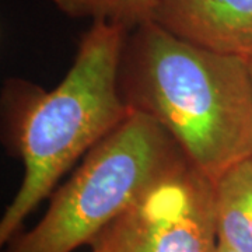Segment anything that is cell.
Returning <instances> with one entry per match:
<instances>
[{
    "label": "cell",
    "instance_id": "1",
    "mask_svg": "<svg viewBox=\"0 0 252 252\" xmlns=\"http://www.w3.org/2000/svg\"><path fill=\"white\" fill-rule=\"evenodd\" d=\"M136 30L121 74L129 107L162 126L212 182L252 157L248 59L193 45L154 21Z\"/></svg>",
    "mask_w": 252,
    "mask_h": 252
},
{
    "label": "cell",
    "instance_id": "2",
    "mask_svg": "<svg viewBox=\"0 0 252 252\" xmlns=\"http://www.w3.org/2000/svg\"><path fill=\"white\" fill-rule=\"evenodd\" d=\"M126 32L122 26L95 20L54 90L21 81L7 90L10 133L24 177L0 220V244L14 240L73 162L132 112L121 90Z\"/></svg>",
    "mask_w": 252,
    "mask_h": 252
},
{
    "label": "cell",
    "instance_id": "9",
    "mask_svg": "<svg viewBox=\"0 0 252 252\" xmlns=\"http://www.w3.org/2000/svg\"><path fill=\"white\" fill-rule=\"evenodd\" d=\"M248 63H250V70H251V76H252V56L248 59Z\"/></svg>",
    "mask_w": 252,
    "mask_h": 252
},
{
    "label": "cell",
    "instance_id": "7",
    "mask_svg": "<svg viewBox=\"0 0 252 252\" xmlns=\"http://www.w3.org/2000/svg\"><path fill=\"white\" fill-rule=\"evenodd\" d=\"M54 3L70 17L104 20L130 30L153 21L158 0H54Z\"/></svg>",
    "mask_w": 252,
    "mask_h": 252
},
{
    "label": "cell",
    "instance_id": "3",
    "mask_svg": "<svg viewBox=\"0 0 252 252\" xmlns=\"http://www.w3.org/2000/svg\"><path fill=\"white\" fill-rule=\"evenodd\" d=\"M188 160L153 118L132 108L87 153L39 223L10 241L6 252H73L90 245L127 207Z\"/></svg>",
    "mask_w": 252,
    "mask_h": 252
},
{
    "label": "cell",
    "instance_id": "6",
    "mask_svg": "<svg viewBox=\"0 0 252 252\" xmlns=\"http://www.w3.org/2000/svg\"><path fill=\"white\" fill-rule=\"evenodd\" d=\"M217 243L252 252V157L238 161L213 182Z\"/></svg>",
    "mask_w": 252,
    "mask_h": 252
},
{
    "label": "cell",
    "instance_id": "5",
    "mask_svg": "<svg viewBox=\"0 0 252 252\" xmlns=\"http://www.w3.org/2000/svg\"><path fill=\"white\" fill-rule=\"evenodd\" d=\"M153 21L200 48L252 56V0H158Z\"/></svg>",
    "mask_w": 252,
    "mask_h": 252
},
{
    "label": "cell",
    "instance_id": "4",
    "mask_svg": "<svg viewBox=\"0 0 252 252\" xmlns=\"http://www.w3.org/2000/svg\"><path fill=\"white\" fill-rule=\"evenodd\" d=\"M213 182L184 162L108 224L93 252H213Z\"/></svg>",
    "mask_w": 252,
    "mask_h": 252
},
{
    "label": "cell",
    "instance_id": "8",
    "mask_svg": "<svg viewBox=\"0 0 252 252\" xmlns=\"http://www.w3.org/2000/svg\"><path fill=\"white\" fill-rule=\"evenodd\" d=\"M213 252H235L233 251V250H230L228 247H225V245H223V244L217 243L216 244V248H215V251Z\"/></svg>",
    "mask_w": 252,
    "mask_h": 252
}]
</instances>
